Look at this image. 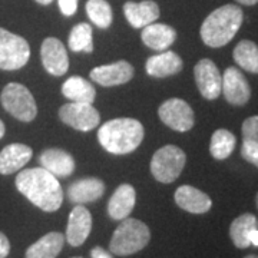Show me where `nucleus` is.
Segmentation results:
<instances>
[{
	"instance_id": "obj_14",
	"label": "nucleus",
	"mask_w": 258,
	"mask_h": 258,
	"mask_svg": "<svg viewBox=\"0 0 258 258\" xmlns=\"http://www.w3.org/2000/svg\"><path fill=\"white\" fill-rule=\"evenodd\" d=\"M92 230V215L82 204H78L69 214L64 240L72 247H79L88 240Z\"/></svg>"
},
{
	"instance_id": "obj_36",
	"label": "nucleus",
	"mask_w": 258,
	"mask_h": 258,
	"mask_svg": "<svg viewBox=\"0 0 258 258\" xmlns=\"http://www.w3.org/2000/svg\"><path fill=\"white\" fill-rule=\"evenodd\" d=\"M237 2L241 5H245V6H252V5L258 3V0H237Z\"/></svg>"
},
{
	"instance_id": "obj_19",
	"label": "nucleus",
	"mask_w": 258,
	"mask_h": 258,
	"mask_svg": "<svg viewBox=\"0 0 258 258\" xmlns=\"http://www.w3.org/2000/svg\"><path fill=\"white\" fill-rule=\"evenodd\" d=\"M32 148L23 144H10L0 152V174L9 175L22 169L32 159Z\"/></svg>"
},
{
	"instance_id": "obj_35",
	"label": "nucleus",
	"mask_w": 258,
	"mask_h": 258,
	"mask_svg": "<svg viewBox=\"0 0 258 258\" xmlns=\"http://www.w3.org/2000/svg\"><path fill=\"white\" fill-rule=\"evenodd\" d=\"M249 244L258 247V228H255V230H252L249 232Z\"/></svg>"
},
{
	"instance_id": "obj_37",
	"label": "nucleus",
	"mask_w": 258,
	"mask_h": 258,
	"mask_svg": "<svg viewBox=\"0 0 258 258\" xmlns=\"http://www.w3.org/2000/svg\"><path fill=\"white\" fill-rule=\"evenodd\" d=\"M5 132H6V128H5V123H3V120L0 119V139L5 137Z\"/></svg>"
},
{
	"instance_id": "obj_32",
	"label": "nucleus",
	"mask_w": 258,
	"mask_h": 258,
	"mask_svg": "<svg viewBox=\"0 0 258 258\" xmlns=\"http://www.w3.org/2000/svg\"><path fill=\"white\" fill-rule=\"evenodd\" d=\"M57 3L64 16H72L78 10V0H57Z\"/></svg>"
},
{
	"instance_id": "obj_28",
	"label": "nucleus",
	"mask_w": 258,
	"mask_h": 258,
	"mask_svg": "<svg viewBox=\"0 0 258 258\" xmlns=\"http://www.w3.org/2000/svg\"><path fill=\"white\" fill-rule=\"evenodd\" d=\"M69 47L74 52H86L91 53L93 50L92 26L88 23H78L69 35Z\"/></svg>"
},
{
	"instance_id": "obj_23",
	"label": "nucleus",
	"mask_w": 258,
	"mask_h": 258,
	"mask_svg": "<svg viewBox=\"0 0 258 258\" xmlns=\"http://www.w3.org/2000/svg\"><path fill=\"white\" fill-rule=\"evenodd\" d=\"M64 235L60 232H49L26 249V258H56L62 251Z\"/></svg>"
},
{
	"instance_id": "obj_16",
	"label": "nucleus",
	"mask_w": 258,
	"mask_h": 258,
	"mask_svg": "<svg viewBox=\"0 0 258 258\" xmlns=\"http://www.w3.org/2000/svg\"><path fill=\"white\" fill-rule=\"evenodd\" d=\"M39 159H40L42 168H45L56 178L57 176L66 178V176L72 175V172L75 171V159L72 158V155L59 148L45 149L40 154Z\"/></svg>"
},
{
	"instance_id": "obj_2",
	"label": "nucleus",
	"mask_w": 258,
	"mask_h": 258,
	"mask_svg": "<svg viewBox=\"0 0 258 258\" xmlns=\"http://www.w3.org/2000/svg\"><path fill=\"white\" fill-rule=\"evenodd\" d=\"M142 123L132 118H116L103 123L98 131V141L113 155L134 152L144 141Z\"/></svg>"
},
{
	"instance_id": "obj_7",
	"label": "nucleus",
	"mask_w": 258,
	"mask_h": 258,
	"mask_svg": "<svg viewBox=\"0 0 258 258\" xmlns=\"http://www.w3.org/2000/svg\"><path fill=\"white\" fill-rule=\"evenodd\" d=\"M30 46L19 35L0 28V69L18 71L28 63Z\"/></svg>"
},
{
	"instance_id": "obj_40",
	"label": "nucleus",
	"mask_w": 258,
	"mask_h": 258,
	"mask_svg": "<svg viewBox=\"0 0 258 258\" xmlns=\"http://www.w3.org/2000/svg\"><path fill=\"white\" fill-rule=\"evenodd\" d=\"M255 203H257V208H258V194H257V197H255Z\"/></svg>"
},
{
	"instance_id": "obj_12",
	"label": "nucleus",
	"mask_w": 258,
	"mask_h": 258,
	"mask_svg": "<svg viewBox=\"0 0 258 258\" xmlns=\"http://www.w3.org/2000/svg\"><path fill=\"white\" fill-rule=\"evenodd\" d=\"M42 63L53 76H62L69 69V57L64 45L56 37H46L40 47Z\"/></svg>"
},
{
	"instance_id": "obj_17",
	"label": "nucleus",
	"mask_w": 258,
	"mask_h": 258,
	"mask_svg": "<svg viewBox=\"0 0 258 258\" xmlns=\"http://www.w3.org/2000/svg\"><path fill=\"white\" fill-rule=\"evenodd\" d=\"M123 13L132 28L141 29L154 23L159 18V6L152 0H145L141 3L126 2L123 5Z\"/></svg>"
},
{
	"instance_id": "obj_26",
	"label": "nucleus",
	"mask_w": 258,
	"mask_h": 258,
	"mask_svg": "<svg viewBox=\"0 0 258 258\" xmlns=\"http://www.w3.org/2000/svg\"><path fill=\"white\" fill-rule=\"evenodd\" d=\"M232 56L241 69L249 74H258V46L254 42L241 40L234 49Z\"/></svg>"
},
{
	"instance_id": "obj_3",
	"label": "nucleus",
	"mask_w": 258,
	"mask_h": 258,
	"mask_svg": "<svg viewBox=\"0 0 258 258\" xmlns=\"http://www.w3.org/2000/svg\"><path fill=\"white\" fill-rule=\"evenodd\" d=\"M244 20L240 6L224 5L210 13L201 26L203 42L210 47H221L230 43L237 35Z\"/></svg>"
},
{
	"instance_id": "obj_10",
	"label": "nucleus",
	"mask_w": 258,
	"mask_h": 258,
	"mask_svg": "<svg viewBox=\"0 0 258 258\" xmlns=\"http://www.w3.org/2000/svg\"><path fill=\"white\" fill-rule=\"evenodd\" d=\"M194 76L198 86V91L201 92L205 99L214 101L221 95L222 76L210 59H201L194 68Z\"/></svg>"
},
{
	"instance_id": "obj_30",
	"label": "nucleus",
	"mask_w": 258,
	"mask_h": 258,
	"mask_svg": "<svg viewBox=\"0 0 258 258\" xmlns=\"http://www.w3.org/2000/svg\"><path fill=\"white\" fill-rule=\"evenodd\" d=\"M242 139L245 142L258 144V115L249 116L242 123Z\"/></svg>"
},
{
	"instance_id": "obj_34",
	"label": "nucleus",
	"mask_w": 258,
	"mask_h": 258,
	"mask_svg": "<svg viewBox=\"0 0 258 258\" xmlns=\"http://www.w3.org/2000/svg\"><path fill=\"white\" fill-rule=\"evenodd\" d=\"M91 255H92V258H112L111 254L106 252V251L103 248H101V247H95V248L91 251Z\"/></svg>"
},
{
	"instance_id": "obj_15",
	"label": "nucleus",
	"mask_w": 258,
	"mask_h": 258,
	"mask_svg": "<svg viewBox=\"0 0 258 258\" xmlns=\"http://www.w3.org/2000/svg\"><path fill=\"white\" fill-rule=\"evenodd\" d=\"M174 198L179 208L191 214H205L212 207L211 198L201 189L191 185H181L175 191Z\"/></svg>"
},
{
	"instance_id": "obj_25",
	"label": "nucleus",
	"mask_w": 258,
	"mask_h": 258,
	"mask_svg": "<svg viewBox=\"0 0 258 258\" xmlns=\"http://www.w3.org/2000/svg\"><path fill=\"white\" fill-rule=\"evenodd\" d=\"M257 228V218L252 214H242L235 218L230 227V237L237 248H248L249 232Z\"/></svg>"
},
{
	"instance_id": "obj_39",
	"label": "nucleus",
	"mask_w": 258,
	"mask_h": 258,
	"mask_svg": "<svg viewBox=\"0 0 258 258\" xmlns=\"http://www.w3.org/2000/svg\"><path fill=\"white\" fill-rule=\"evenodd\" d=\"M244 258H258V255H254V254H249V255H247V257Z\"/></svg>"
},
{
	"instance_id": "obj_24",
	"label": "nucleus",
	"mask_w": 258,
	"mask_h": 258,
	"mask_svg": "<svg viewBox=\"0 0 258 258\" xmlns=\"http://www.w3.org/2000/svg\"><path fill=\"white\" fill-rule=\"evenodd\" d=\"M62 93L71 102L93 103L96 98V91L91 82L81 76H72L62 85Z\"/></svg>"
},
{
	"instance_id": "obj_5",
	"label": "nucleus",
	"mask_w": 258,
	"mask_h": 258,
	"mask_svg": "<svg viewBox=\"0 0 258 258\" xmlns=\"http://www.w3.org/2000/svg\"><path fill=\"white\" fill-rule=\"evenodd\" d=\"M0 101L6 112L22 122H32L36 118L37 106L33 95L22 83L12 82L5 86Z\"/></svg>"
},
{
	"instance_id": "obj_8",
	"label": "nucleus",
	"mask_w": 258,
	"mask_h": 258,
	"mask_svg": "<svg viewBox=\"0 0 258 258\" xmlns=\"http://www.w3.org/2000/svg\"><path fill=\"white\" fill-rule=\"evenodd\" d=\"M59 118L63 123L82 132L92 131L101 122V115L95 109V106H92V103L81 102L64 103L59 109Z\"/></svg>"
},
{
	"instance_id": "obj_33",
	"label": "nucleus",
	"mask_w": 258,
	"mask_h": 258,
	"mask_svg": "<svg viewBox=\"0 0 258 258\" xmlns=\"http://www.w3.org/2000/svg\"><path fill=\"white\" fill-rule=\"evenodd\" d=\"M10 252V242L8 237L0 232V258H6Z\"/></svg>"
},
{
	"instance_id": "obj_41",
	"label": "nucleus",
	"mask_w": 258,
	"mask_h": 258,
	"mask_svg": "<svg viewBox=\"0 0 258 258\" xmlns=\"http://www.w3.org/2000/svg\"><path fill=\"white\" fill-rule=\"evenodd\" d=\"M257 228H258V220H257Z\"/></svg>"
},
{
	"instance_id": "obj_29",
	"label": "nucleus",
	"mask_w": 258,
	"mask_h": 258,
	"mask_svg": "<svg viewBox=\"0 0 258 258\" xmlns=\"http://www.w3.org/2000/svg\"><path fill=\"white\" fill-rule=\"evenodd\" d=\"M86 13L95 26L101 29H108L112 25L111 5L106 0H88L86 3Z\"/></svg>"
},
{
	"instance_id": "obj_9",
	"label": "nucleus",
	"mask_w": 258,
	"mask_h": 258,
	"mask_svg": "<svg viewBox=\"0 0 258 258\" xmlns=\"http://www.w3.org/2000/svg\"><path fill=\"white\" fill-rule=\"evenodd\" d=\"M159 119L174 131L186 132L195 123V115L192 108L182 99L172 98L165 101L158 109Z\"/></svg>"
},
{
	"instance_id": "obj_6",
	"label": "nucleus",
	"mask_w": 258,
	"mask_h": 258,
	"mask_svg": "<svg viewBox=\"0 0 258 258\" xmlns=\"http://www.w3.org/2000/svg\"><path fill=\"white\" fill-rule=\"evenodd\" d=\"M186 164V155L181 148L165 145L159 148L151 159V172L162 184H171L181 175Z\"/></svg>"
},
{
	"instance_id": "obj_18",
	"label": "nucleus",
	"mask_w": 258,
	"mask_h": 258,
	"mask_svg": "<svg viewBox=\"0 0 258 258\" xmlns=\"http://www.w3.org/2000/svg\"><path fill=\"white\" fill-rule=\"evenodd\" d=\"M137 201V192L135 188L129 184L119 185L115 192L112 194L111 200L108 203V214L112 220L122 221L128 218L132 212Z\"/></svg>"
},
{
	"instance_id": "obj_4",
	"label": "nucleus",
	"mask_w": 258,
	"mask_h": 258,
	"mask_svg": "<svg viewBox=\"0 0 258 258\" xmlns=\"http://www.w3.org/2000/svg\"><path fill=\"white\" fill-rule=\"evenodd\" d=\"M151 240V231L145 222L135 218L122 220L118 228L113 231L109 249L112 254L126 257L144 249Z\"/></svg>"
},
{
	"instance_id": "obj_31",
	"label": "nucleus",
	"mask_w": 258,
	"mask_h": 258,
	"mask_svg": "<svg viewBox=\"0 0 258 258\" xmlns=\"http://www.w3.org/2000/svg\"><path fill=\"white\" fill-rule=\"evenodd\" d=\"M241 155L245 161H248L249 164H252L258 168V144L244 141L242 147H241Z\"/></svg>"
},
{
	"instance_id": "obj_27",
	"label": "nucleus",
	"mask_w": 258,
	"mask_h": 258,
	"mask_svg": "<svg viewBox=\"0 0 258 258\" xmlns=\"http://www.w3.org/2000/svg\"><path fill=\"white\" fill-rule=\"evenodd\" d=\"M237 139L228 129H217L211 137L210 152L215 159H227L235 149Z\"/></svg>"
},
{
	"instance_id": "obj_1",
	"label": "nucleus",
	"mask_w": 258,
	"mask_h": 258,
	"mask_svg": "<svg viewBox=\"0 0 258 258\" xmlns=\"http://www.w3.org/2000/svg\"><path fill=\"white\" fill-rule=\"evenodd\" d=\"M16 188L30 203L45 212H55L63 203V191L57 178L45 168H29L16 176Z\"/></svg>"
},
{
	"instance_id": "obj_20",
	"label": "nucleus",
	"mask_w": 258,
	"mask_h": 258,
	"mask_svg": "<svg viewBox=\"0 0 258 258\" xmlns=\"http://www.w3.org/2000/svg\"><path fill=\"white\" fill-rule=\"evenodd\" d=\"M105 192V184L98 178L78 179L68 188V198L74 204H88L98 201Z\"/></svg>"
},
{
	"instance_id": "obj_13",
	"label": "nucleus",
	"mask_w": 258,
	"mask_h": 258,
	"mask_svg": "<svg viewBox=\"0 0 258 258\" xmlns=\"http://www.w3.org/2000/svg\"><path fill=\"white\" fill-rule=\"evenodd\" d=\"M134 66L126 60H118L115 63L103 64L93 68L91 71V79L102 86H118L129 82L134 78Z\"/></svg>"
},
{
	"instance_id": "obj_22",
	"label": "nucleus",
	"mask_w": 258,
	"mask_h": 258,
	"mask_svg": "<svg viewBox=\"0 0 258 258\" xmlns=\"http://www.w3.org/2000/svg\"><path fill=\"white\" fill-rule=\"evenodd\" d=\"M142 42L154 50H165L176 39L175 29L165 23H151L142 30Z\"/></svg>"
},
{
	"instance_id": "obj_38",
	"label": "nucleus",
	"mask_w": 258,
	"mask_h": 258,
	"mask_svg": "<svg viewBox=\"0 0 258 258\" xmlns=\"http://www.w3.org/2000/svg\"><path fill=\"white\" fill-rule=\"evenodd\" d=\"M36 2L37 3H40V5H45V6H46V5H50L53 0H36Z\"/></svg>"
},
{
	"instance_id": "obj_11",
	"label": "nucleus",
	"mask_w": 258,
	"mask_h": 258,
	"mask_svg": "<svg viewBox=\"0 0 258 258\" xmlns=\"http://www.w3.org/2000/svg\"><path fill=\"white\" fill-rule=\"evenodd\" d=\"M221 92L225 101L235 106L245 105L251 98V88L247 78L234 66L227 68L222 75Z\"/></svg>"
},
{
	"instance_id": "obj_21",
	"label": "nucleus",
	"mask_w": 258,
	"mask_h": 258,
	"mask_svg": "<svg viewBox=\"0 0 258 258\" xmlns=\"http://www.w3.org/2000/svg\"><path fill=\"white\" fill-rule=\"evenodd\" d=\"M184 62L176 55L175 52L164 50L162 53L155 56H151L147 60L145 69L149 76L154 78H168L172 75L179 74L182 71Z\"/></svg>"
}]
</instances>
